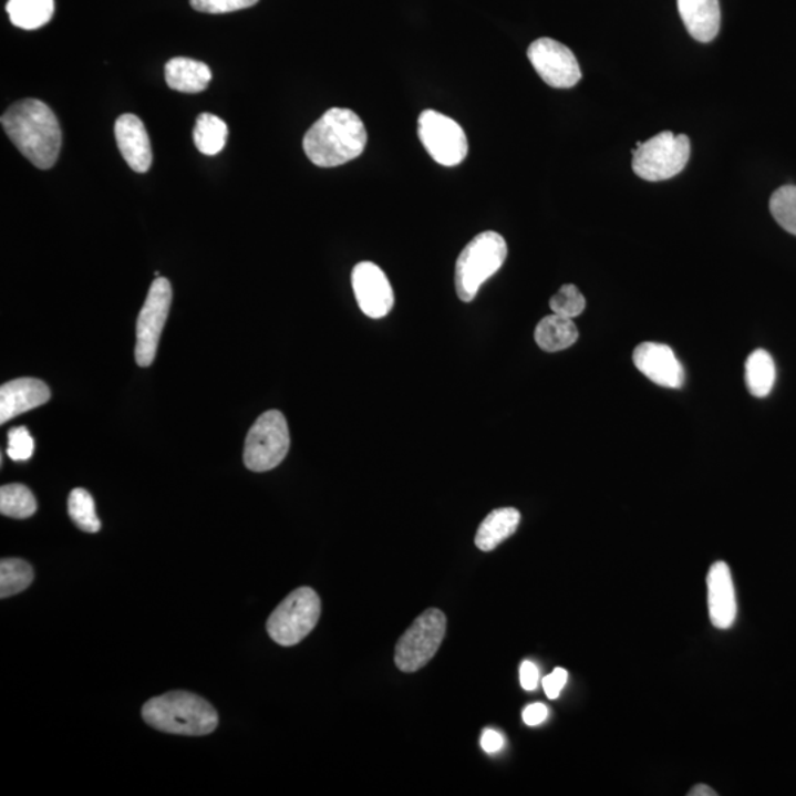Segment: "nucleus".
<instances>
[{"label": "nucleus", "mask_w": 796, "mask_h": 796, "mask_svg": "<svg viewBox=\"0 0 796 796\" xmlns=\"http://www.w3.org/2000/svg\"><path fill=\"white\" fill-rule=\"evenodd\" d=\"M0 122L9 139L33 166L42 170L55 166L62 132L56 115L44 102L18 101L9 106Z\"/></svg>", "instance_id": "1"}, {"label": "nucleus", "mask_w": 796, "mask_h": 796, "mask_svg": "<svg viewBox=\"0 0 796 796\" xmlns=\"http://www.w3.org/2000/svg\"><path fill=\"white\" fill-rule=\"evenodd\" d=\"M366 142V128L358 114L331 108L306 133L302 146L314 166L331 168L358 158Z\"/></svg>", "instance_id": "2"}, {"label": "nucleus", "mask_w": 796, "mask_h": 796, "mask_svg": "<svg viewBox=\"0 0 796 796\" xmlns=\"http://www.w3.org/2000/svg\"><path fill=\"white\" fill-rule=\"evenodd\" d=\"M142 717L151 727L170 735L206 736L219 726L215 706L190 692H168L149 700Z\"/></svg>", "instance_id": "3"}, {"label": "nucleus", "mask_w": 796, "mask_h": 796, "mask_svg": "<svg viewBox=\"0 0 796 796\" xmlns=\"http://www.w3.org/2000/svg\"><path fill=\"white\" fill-rule=\"evenodd\" d=\"M508 257V246L500 234L487 230L477 235L456 261L455 287L462 301L471 302L479 288L496 275Z\"/></svg>", "instance_id": "4"}, {"label": "nucleus", "mask_w": 796, "mask_h": 796, "mask_svg": "<svg viewBox=\"0 0 796 796\" xmlns=\"http://www.w3.org/2000/svg\"><path fill=\"white\" fill-rule=\"evenodd\" d=\"M320 612L322 603L319 595L310 587H300L271 612L266 624L267 633L280 647H293L314 630Z\"/></svg>", "instance_id": "5"}, {"label": "nucleus", "mask_w": 796, "mask_h": 796, "mask_svg": "<svg viewBox=\"0 0 796 796\" xmlns=\"http://www.w3.org/2000/svg\"><path fill=\"white\" fill-rule=\"evenodd\" d=\"M631 154L634 155L633 170L640 179L669 180L686 167L691 157V141L686 135L661 132L644 144L638 142V148Z\"/></svg>", "instance_id": "6"}, {"label": "nucleus", "mask_w": 796, "mask_h": 796, "mask_svg": "<svg viewBox=\"0 0 796 796\" xmlns=\"http://www.w3.org/2000/svg\"><path fill=\"white\" fill-rule=\"evenodd\" d=\"M447 618L440 609H426L395 644L394 662L403 673L424 669L442 647Z\"/></svg>", "instance_id": "7"}, {"label": "nucleus", "mask_w": 796, "mask_h": 796, "mask_svg": "<svg viewBox=\"0 0 796 796\" xmlns=\"http://www.w3.org/2000/svg\"><path fill=\"white\" fill-rule=\"evenodd\" d=\"M289 446L287 420L279 411H267L248 431L244 462L252 473H267L282 464Z\"/></svg>", "instance_id": "8"}, {"label": "nucleus", "mask_w": 796, "mask_h": 796, "mask_svg": "<svg viewBox=\"0 0 796 796\" xmlns=\"http://www.w3.org/2000/svg\"><path fill=\"white\" fill-rule=\"evenodd\" d=\"M172 300L170 282L166 278L155 279L136 323L135 359L142 368L151 366L157 355L159 338L167 322Z\"/></svg>", "instance_id": "9"}, {"label": "nucleus", "mask_w": 796, "mask_h": 796, "mask_svg": "<svg viewBox=\"0 0 796 796\" xmlns=\"http://www.w3.org/2000/svg\"><path fill=\"white\" fill-rule=\"evenodd\" d=\"M420 139L435 162L455 167L468 155V137L461 124L438 111L426 110L420 115Z\"/></svg>", "instance_id": "10"}, {"label": "nucleus", "mask_w": 796, "mask_h": 796, "mask_svg": "<svg viewBox=\"0 0 796 796\" xmlns=\"http://www.w3.org/2000/svg\"><path fill=\"white\" fill-rule=\"evenodd\" d=\"M528 60L549 86L569 89L581 80V70L571 49L558 40L537 39L528 48Z\"/></svg>", "instance_id": "11"}, {"label": "nucleus", "mask_w": 796, "mask_h": 796, "mask_svg": "<svg viewBox=\"0 0 796 796\" xmlns=\"http://www.w3.org/2000/svg\"><path fill=\"white\" fill-rule=\"evenodd\" d=\"M355 300L360 310L372 319L389 314L394 306V292L384 271L371 261L354 267L351 275Z\"/></svg>", "instance_id": "12"}, {"label": "nucleus", "mask_w": 796, "mask_h": 796, "mask_svg": "<svg viewBox=\"0 0 796 796\" xmlns=\"http://www.w3.org/2000/svg\"><path fill=\"white\" fill-rule=\"evenodd\" d=\"M633 362L657 385L682 389L684 384V369L669 345L643 342L634 350Z\"/></svg>", "instance_id": "13"}, {"label": "nucleus", "mask_w": 796, "mask_h": 796, "mask_svg": "<svg viewBox=\"0 0 796 796\" xmlns=\"http://www.w3.org/2000/svg\"><path fill=\"white\" fill-rule=\"evenodd\" d=\"M710 618L717 629H731L737 616L735 585L726 562H715L706 577Z\"/></svg>", "instance_id": "14"}, {"label": "nucleus", "mask_w": 796, "mask_h": 796, "mask_svg": "<svg viewBox=\"0 0 796 796\" xmlns=\"http://www.w3.org/2000/svg\"><path fill=\"white\" fill-rule=\"evenodd\" d=\"M114 133L120 153L128 167L137 173L148 172L153 164V149L142 120L135 114H123L115 122Z\"/></svg>", "instance_id": "15"}, {"label": "nucleus", "mask_w": 796, "mask_h": 796, "mask_svg": "<svg viewBox=\"0 0 796 796\" xmlns=\"http://www.w3.org/2000/svg\"><path fill=\"white\" fill-rule=\"evenodd\" d=\"M51 390L35 378H18L0 386V424L48 403Z\"/></svg>", "instance_id": "16"}, {"label": "nucleus", "mask_w": 796, "mask_h": 796, "mask_svg": "<svg viewBox=\"0 0 796 796\" xmlns=\"http://www.w3.org/2000/svg\"><path fill=\"white\" fill-rule=\"evenodd\" d=\"M680 17L689 34L701 43L717 38L722 25L719 0H678Z\"/></svg>", "instance_id": "17"}, {"label": "nucleus", "mask_w": 796, "mask_h": 796, "mask_svg": "<svg viewBox=\"0 0 796 796\" xmlns=\"http://www.w3.org/2000/svg\"><path fill=\"white\" fill-rule=\"evenodd\" d=\"M166 82L173 91L199 93L211 82V70L201 61L190 58H173L166 65Z\"/></svg>", "instance_id": "18"}, {"label": "nucleus", "mask_w": 796, "mask_h": 796, "mask_svg": "<svg viewBox=\"0 0 796 796\" xmlns=\"http://www.w3.org/2000/svg\"><path fill=\"white\" fill-rule=\"evenodd\" d=\"M521 514L515 508H500L487 515L475 536V545L479 550L492 551L508 540L518 530Z\"/></svg>", "instance_id": "19"}, {"label": "nucleus", "mask_w": 796, "mask_h": 796, "mask_svg": "<svg viewBox=\"0 0 796 796\" xmlns=\"http://www.w3.org/2000/svg\"><path fill=\"white\" fill-rule=\"evenodd\" d=\"M537 345L547 353H556L569 349L578 340V329L572 319L551 313L537 324L534 332Z\"/></svg>", "instance_id": "20"}, {"label": "nucleus", "mask_w": 796, "mask_h": 796, "mask_svg": "<svg viewBox=\"0 0 796 796\" xmlns=\"http://www.w3.org/2000/svg\"><path fill=\"white\" fill-rule=\"evenodd\" d=\"M7 12L13 25L22 30H38L52 20L53 0H9Z\"/></svg>", "instance_id": "21"}, {"label": "nucleus", "mask_w": 796, "mask_h": 796, "mask_svg": "<svg viewBox=\"0 0 796 796\" xmlns=\"http://www.w3.org/2000/svg\"><path fill=\"white\" fill-rule=\"evenodd\" d=\"M745 381L755 397H767L776 382L775 360L766 350H755L745 364Z\"/></svg>", "instance_id": "22"}, {"label": "nucleus", "mask_w": 796, "mask_h": 796, "mask_svg": "<svg viewBox=\"0 0 796 796\" xmlns=\"http://www.w3.org/2000/svg\"><path fill=\"white\" fill-rule=\"evenodd\" d=\"M228 124L215 114L203 113L198 115L194 128V142L199 153L204 155H217L224 151L228 142Z\"/></svg>", "instance_id": "23"}, {"label": "nucleus", "mask_w": 796, "mask_h": 796, "mask_svg": "<svg viewBox=\"0 0 796 796\" xmlns=\"http://www.w3.org/2000/svg\"><path fill=\"white\" fill-rule=\"evenodd\" d=\"M38 510L33 493L22 484H7L0 488V513L4 517L25 519Z\"/></svg>", "instance_id": "24"}, {"label": "nucleus", "mask_w": 796, "mask_h": 796, "mask_svg": "<svg viewBox=\"0 0 796 796\" xmlns=\"http://www.w3.org/2000/svg\"><path fill=\"white\" fill-rule=\"evenodd\" d=\"M33 568L25 560L2 559L0 562V598L7 599L24 591L33 582Z\"/></svg>", "instance_id": "25"}, {"label": "nucleus", "mask_w": 796, "mask_h": 796, "mask_svg": "<svg viewBox=\"0 0 796 796\" xmlns=\"http://www.w3.org/2000/svg\"><path fill=\"white\" fill-rule=\"evenodd\" d=\"M69 514L75 526L84 533H97L101 530V521L97 518L95 500L91 493L84 488H74L69 497Z\"/></svg>", "instance_id": "26"}, {"label": "nucleus", "mask_w": 796, "mask_h": 796, "mask_svg": "<svg viewBox=\"0 0 796 796\" xmlns=\"http://www.w3.org/2000/svg\"><path fill=\"white\" fill-rule=\"evenodd\" d=\"M771 211L777 224L796 237V186L785 185L771 198Z\"/></svg>", "instance_id": "27"}, {"label": "nucleus", "mask_w": 796, "mask_h": 796, "mask_svg": "<svg viewBox=\"0 0 796 796\" xmlns=\"http://www.w3.org/2000/svg\"><path fill=\"white\" fill-rule=\"evenodd\" d=\"M550 309L555 314L573 319L585 311L586 298L576 285H564V287L550 298Z\"/></svg>", "instance_id": "28"}, {"label": "nucleus", "mask_w": 796, "mask_h": 796, "mask_svg": "<svg viewBox=\"0 0 796 796\" xmlns=\"http://www.w3.org/2000/svg\"><path fill=\"white\" fill-rule=\"evenodd\" d=\"M34 440L25 426H18L8 433L7 455L15 462H25L33 456Z\"/></svg>", "instance_id": "29"}, {"label": "nucleus", "mask_w": 796, "mask_h": 796, "mask_svg": "<svg viewBox=\"0 0 796 796\" xmlns=\"http://www.w3.org/2000/svg\"><path fill=\"white\" fill-rule=\"evenodd\" d=\"M259 0H190L195 11L206 13H228L255 7Z\"/></svg>", "instance_id": "30"}, {"label": "nucleus", "mask_w": 796, "mask_h": 796, "mask_svg": "<svg viewBox=\"0 0 796 796\" xmlns=\"http://www.w3.org/2000/svg\"><path fill=\"white\" fill-rule=\"evenodd\" d=\"M568 682V671L564 669H555L554 673L542 679V689H545L549 700H558L560 692Z\"/></svg>", "instance_id": "31"}, {"label": "nucleus", "mask_w": 796, "mask_h": 796, "mask_svg": "<svg viewBox=\"0 0 796 796\" xmlns=\"http://www.w3.org/2000/svg\"><path fill=\"white\" fill-rule=\"evenodd\" d=\"M519 680H521L524 691H536L538 682H540V673H538L537 665L531 661H524L521 670H519Z\"/></svg>", "instance_id": "32"}, {"label": "nucleus", "mask_w": 796, "mask_h": 796, "mask_svg": "<svg viewBox=\"0 0 796 796\" xmlns=\"http://www.w3.org/2000/svg\"><path fill=\"white\" fill-rule=\"evenodd\" d=\"M547 717H549V710L545 704L528 705L523 713L524 723L531 727L545 723Z\"/></svg>", "instance_id": "33"}, {"label": "nucleus", "mask_w": 796, "mask_h": 796, "mask_svg": "<svg viewBox=\"0 0 796 796\" xmlns=\"http://www.w3.org/2000/svg\"><path fill=\"white\" fill-rule=\"evenodd\" d=\"M504 745L505 737L502 736L499 732L490 731V728H488V731H484L482 736V746L487 754L499 753V751L504 748Z\"/></svg>", "instance_id": "34"}, {"label": "nucleus", "mask_w": 796, "mask_h": 796, "mask_svg": "<svg viewBox=\"0 0 796 796\" xmlns=\"http://www.w3.org/2000/svg\"><path fill=\"white\" fill-rule=\"evenodd\" d=\"M717 793L715 790L711 789L710 786L706 785H696L695 788H692L691 793H689V796H715Z\"/></svg>", "instance_id": "35"}]
</instances>
